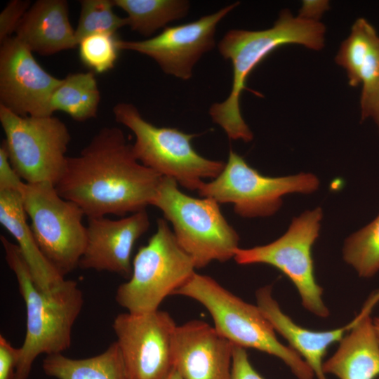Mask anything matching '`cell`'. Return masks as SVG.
<instances>
[{"label": "cell", "mask_w": 379, "mask_h": 379, "mask_svg": "<svg viewBox=\"0 0 379 379\" xmlns=\"http://www.w3.org/2000/svg\"><path fill=\"white\" fill-rule=\"evenodd\" d=\"M162 177L136 159L119 128L106 126L78 155L67 157L55 187L87 218L124 217L151 205Z\"/></svg>", "instance_id": "6da1fadb"}, {"label": "cell", "mask_w": 379, "mask_h": 379, "mask_svg": "<svg viewBox=\"0 0 379 379\" xmlns=\"http://www.w3.org/2000/svg\"><path fill=\"white\" fill-rule=\"evenodd\" d=\"M326 27L321 22L293 16L288 9L281 11L274 25L257 31L231 29L218 47L220 55L232 66L230 93L224 101L213 104L209 114L230 139L250 142L253 135L242 117L240 98L246 89L248 77L270 53L287 44H299L319 51L324 46Z\"/></svg>", "instance_id": "7a4b0ae2"}, {"label": "cell", "mask_w": 379, "mask_h": 379, "mask_svg": "<svg viewBox=\"0 0 379 379\" xmlns=\"http://www.w3.org/2000/svg\"><path fill=\"white\" fill-rule=\"evenodd\" d=\"M0 241L26 307V333L18 347L13 379H27L40 354H62L70 347L72 328L82 310L84 295L77 282L70 279H65L55 292H42L34 284L18 245L3 235Z\"/></svg>", "instance_id": "3957f363"}, {"label": "cell", "mask_w": 379, "mask_h": 379, "mask_svg": "<svg viewBox=\"0 0 379 379\" xmlns=\"http://www.w3.org/2000/svg\"><path fill=\"white\" fill-rule=\"evenodd\" d=\"M173 295L202 305L212 317L216 331L234 345L279 358L298 379H313L310 367L291 347L280 343L258 305L245 302L213 278L195 272Z\"/></svg>", "instance_id": "277c9868"}, {"label": "cell", "mask_w": 379, "mask_h": 379, "mask_svg": "<svg viewBox=\"0 0 379 379\" xmlns=\"http://www.w3.org/2000/svg\"><path fill=\"white\" fill-rule=\"evenodd\" d=\"M177 182L162 177L151 205L171 222L179 245L201 269L213 261L234 258L239 237L212 199L192 197L182 192Z\"/></svg>", "instance_id": "5b68a950"}, {"label": "cell", "mask_w": 379, "mask_h": 379, "mask_svg": "<svg viewBox=\"0 0 379 379\" xmlns=\"http://www.w3.org/2000/svg\"><path fill=\"white\" fill-rule=\"evenodd\" d=\"M112 111L116 121L133 133L135 140L132 145L136 159L160 175L198 191L204 179H214L222 171L225 162L206 159L193 148L192 140L198 134L153 125L131 103H117Z\"/></svg>", "instance_id": "8992f818"}, {"label": "cell", "mask_w": 379, "mask_h": 379, "mask_svg": "<svg viewBox=\"0 0 379 379\" xmlns=\"http://www.w3.org/2000/svg\"><path fill=\"white\" fill-rule=\"evenodd\" d=\"M157 222V231L132 260L130 278L116 291V302L131 313L158 310L164 300L195 273L192 259L179 245L166 220L159 218Z\"/></svg>", "instance_id": "52a82bcc"}, {"label": "cell", "mask_w": 379, "mask_h": 379, "mask_svg": "<svg viewBox=\"0 0 379 379\" xmlns=\"http://www.w3.org/2000/svg\"><path fill=\"white\" fill-rule=\"evenodd\" d=\"M30 228L44 255L63 277L79 267L86 244V216L53 184L24 182L20 190Z\"/></svg>", "instance_id": "ba28073f"}, {"label": "cell", "mask_w": 379, "mask_h": 379, "mask_svg": "<svg viewBox=\"0 0 379 379\" xmlns=\"http://www.w3.org/2000/svg\"><path fill=\"white\" fill-rule=\"evenodd\" d=\"M319 185V178L311 173L263 175L230 149L222 171L211 182H204L197 192L218 204H232L237 215L253 218L273 215L280 209L284 196L312 194Z\"/></svg>", "instance_id": "9c48e42d"}, {"label": "cell", "mask_w": 379, "mask_h": 379, "mask_svg": "<svg viewBox=\"0 0 379 379\" xmlns=\"http://www.w3.org/2000/svg\"><path fill=\"white\" fill-rule=\"evenodd\" d=\"M320 207L293 218L286 232L274 241L250 248H239L234 260L239 265L266 264L284 273L295 286L303 307L312 314H330L323 299V288L314 275L312 248L321 230Z\"/></svg>", "instance_id": "30bf717a"}, {"label": "cell", "mask_w": 379, "mask_h": 379, "mask_svg": "<svg viewBox=\"0 0 379 379\" xmlns=\"http://www.w3.org/2000/svg\"><path fill=\"white\" fill-rule=\"evenodd\" d=\"M3 143L10 162L26 183L56 185L67 161L71 140L64 122L52 116L22 117L0 105Z\"/></svg>", "instance_id": "8fae6325"}, {"label": "cell", "mask_w": 379, "mask_h": 379, "mask_svg": "<svg viewBox=\"0 0 379 379\" xmlns=\"http://www.w3.org/2000/svg\"><path fill=\"white\" fill-rule=\"evenodd\" d=\"M177 324L166 311L120 313L114 319L122 359L130 379H166L173 369L172 343Z\"/></svg>", "instance_id": "7c38bea8"}, {"label": "cell", "mask_w": 379, "mask_h": 379, "mask_svg": "<svg viewBox=\"0 0 379 379\" xmlns=\"http://www.w3.org/2000/svg\"><path fill=\"white\" fill-rule=\"evenodd\" d=\"M239 4H229L191 22L166 27L158 35L145 40H120V49L146 55L164 73L188 80L201 56L214 48L218 23Z\"/></svg>", "instance_id": "4fadbf2b"}, {"label": "cell", "mask_w": 379, "mask_h": 379, "mask_svg": "<svg viewBox=\"0 0 379 379\" xmlns=\"http://www.w3.org/2000/svg\"><path fill=\"white\" fill-rule=\"evenodd\" d=\"M60 82L17 37L1 42L0 105L22 117L52 116L51 99Z\"/></svg>", "instance_id": "5bb4252c"}, {"label": "cell", "mask_w": 379, "mask_h": 379, "mask_svg": "<svg viewBox=\"0 0 379 379\" xmlns=\"http://www.w3.org/2000/svg\"><path fill=\"white\" fill-rule=\"evenodd\" d=\"M87 219L86 244L79 267L118 274L128 279L134 245L150 225L146 209L117 220L105 216Z\"/></svg>", "instance_id": "9a60e30c"}, {"label": "cell", "mask_w": 379, "mask_h": 379, "mask_svg": "<svg viewBox=\"0 0 379 379\" xmlns=\"http://www.w3.org/2000/svg\"><path fill=\"white\" fill-rule=\"evenodd\" d=\"M234 345L204 321L177 325L172 343L173 368L182 379H230Z\"/></svg>", "instance_id": "2e32d148"}, {"label": "cell", "mask_w": 379, "mask_h": 379, "mask_svg": "<svg viewBox=\"0 0 379 379\" xmlns=\"http://www.w3.org/2000/svg\"><path fill=\"white\" fill-rule=\"evenodd\" d=\"M335 62L346 71L351 86L361 85V120L370 118L379 88V35L366 19L354 22Z\"/></svg>", "instance_id": "e0dca14e"}, {"label": "cell", "mask_w": 379, "mask_h": 379, "mask_svg": "<svg viewBox=\"0 0 379 379\" xmlns=\"http://www.w3.org/2000/svg\"><path fill=\"white\" fill-rule=\"evenodd\" d=\"M256 305L272 324L274 331L286 339L307 364L317 379H327L323 371V359L329 346L340 342L354 324L333 330L317 331L305 328L295 324L280 308L272 297V286H262L255 292Z\"/></svg>", "instance_id": "ac0fdd59"}, {"label": "cell", "mask_w": 379, "mask_h": 379, "mask_svg": "<svg viewBox=\"0 0 379 379\" xmlns=\"http://www.w3.org/2000/svg\"><path fill=\"white\" fill-rule=\"evenodd\" d=\"M370 301L354 319L335 353L323 364L325 374L339 379H375L379 376V340L370 310Z\"/></svg>", "instance_id": "d6986e66"}, {"label": "cell", "mask_w": 379, "mask_h": 379, "mask_svg": "<svg viewBox=\"0 0 379 379\" xmlns=\"http://www.w3.org/2000/svg\"><path fill=\"white\" fill-rule=\"evenodd\" d=\"M15 36L32 52L42 55L78 46L65 0H38L21 20Z\"/></svg>", "instance_id": "ffe728a7"}, {"label": "cell", "mask_w": 379, "mask_h": 379, "mask_svg": "<svg viewBox=\"0 0 379 379\" xmlns=\"http://www.w3.org/2000/svg\"><path fill=\"white\" fill-rule=\"evenodd\" d=\"M20 192H0V223L13 236L37 288L45 293L60 288L65 281L40 250L27 222Z\"/></svg>", "instance_id": "44dd1931"}, {"label": "cell", "mask_w": 379, "mask_h": 379, "mask_svg": "<svg viewBox=\"0 0 379 379\" xmlns=\"http://www.w3.org/2000/svg\"><path fill=\"white\" fill-rule=\"evenodd\" d=\"M42 368L48 376L57 379H130L116 341L91 357L47 355L42 361Z\"/></svg>", "instance_id": "7402d4cb"}, {"label": "cell", "mask_w": 379, "mask_h": 379, "mask_svg": "<svg viewBox=\"0 0 379 379\" xmlns=\"http://www.w3.org/2000/svg\"><path fill=\"white\" fill-rule=\"evenodd\" d=\"M100 100L94 72H77L61 79L51 99L52 114L61 111L77 121H85L97 115Z\"/></svg>", "instance_id": "603a6c76"}, {"label": "cell", "mask_w": 379, "mask_h": 379, "mask_svg": "<svg viewBox=\"0 0 379 379\" xmlns=\"http://www.w3.org/2000/svg\"><path fill=\"white\" fill-rule=\"evenodd\" d=\"M114 6L127 13L126 26L145 36L184 18L190 9L185 0H113Z\"/></svg>", "instance_id": "cb8c5ba5"}, {"label": "cell", "mask_w": 379, "mask_h": 379, "mask_svg": "<svg viewBox=\"0 0 379 379\" xmlns=\"http://www.w3.org/2000/svg\"><path fill=\"white\" fill-rule=\"evenodd\" d=\"M343 257L345 262L364 278L379 272V213L368 225L345 241Z\"/></svg>", "instance_id": "d4e9b609"}, {"label": "cell", "mask_w": 379, "mask_h": 379, "mask_svg": "<svg viewBox=\"0 0 379 379\" xmlns=\"http://www.w3.org/2000/svg\"><path fill=\"white\" fill-rule=\"evenodd\" d=\"M78 25L75 29L77 43L91 34H116L126 26V18L118 16L113 11V0H81Z\"/></svg>", "instance_id": "484cf974"}, {"label": "cell", "mask_w": 379, "mask_h": 379, "mask_svg": "<svg viewBox=\"0 0 379 379\" xmlns=\"http://www.w3.org/2000/svg\"><path fill=\"white\" fill-rule=\"evenodd\" d=\"M120 39L117 34L98 33L88 35L78 44L82 63L91 72L99 74L112 69L117 60Z\"/></svg>", "instance_id": "4316f807"}, {"label": "cell", "mask_w": 379, "mask_h": 379, "mask_svg": "<svg viewBox=\"0 0 379 379\" xmlns=\"http://www.w3.org/2000/svg\"><path fill=\"white\" fill-rule=\"evenodd\" d=\"M31 6L27 0H12L7 4L0 13V42L13 36Z\"/></svg>", "instance_id": "83f0119b"}, {"label": "cell", "mask_w": 379, "mask_h": 379, "mask_svg": "<svg viewBox=\"0 0 379 379\" xmlns=\"http://www.w3.org/2000/svg\"><path fill=\"white\" fill-rule=\"evenodd\" d=\"M24 182L12 166L5 145L2 142L0 147V192H20Z\"/></svg>", "instance_id": "f1b7e54d"}, {"label": "cell", "mask_w": 379, "mask_h": 379, "mask_svg": "<svg viewBox=\"0 0 379 379\" xmlns=\"http://www.w3.org/2000/svg\"><path fill=\"white\" fill-rule=\"evenodd\" d=\"M230 379H264L251 365L246 349L235 345Z\"/></svg>", "instance_id": "f546056e"}, {"label": "cell", "mask_w": 379, "mask_h": 379, "mask_svg": "<svg viewBox=\"0 0 379 379\" xmlns=\"http://www.w3.org/2000/svg\"><path fill=\"white\" fill-rule=\"evenodd\" d=\"M18 358V348L0 335V379H13Z\"/></svg>", "instance_id": "4dcf8cb0"}, {"label": "cell", "mask_w": 379, "mask_h": 379, "mask_svg": "<svg viewBox=\"0 0 379 379\" xmlns=\"http://www.w3.org/2000/svg\"><path fill=\"white\" fill-rule=\"evenodd\" d=\"M328 9L329 3L328 1H303L298 16L305 20L319 22V20L321 15Z\"/></svg>", "instance_id": "1f68e13d"}, {"label": "cell", "mask_w": 379, "mask_h": 379, "mask_svg": "<svg viewBox=\"0 0 379 379\" xmlns=\"http://www.w3.org/2000/svg\"><path fill=\"white\" fill-rule=\"evenodd\" d=\"M370 118L373 119L379 131V88Z\"/></svg>", "instance_id": "d6a6232c"}, {"label": "cell", "mask_w": 379, "mask_h": 379, "mask_svg": "<svg viewBox=\"0 0 379 379\" xmlns=\"http://www.w3.org/2000/svg\"><path fill=\"white\" fill-rule=\"evenodd\" d=\"M166 379H182L180 375L174 368Z\"/></svg>", "instance_id": "836d02e7"}, {"label": "cell", "mask_w": 379, "mask_h": 379, "mask_svg": "<svg viewBox=\"0 0 379 379\" xmlns=\"http://www.w3.org/2000/svg\"><path fill=\"white\" fill-rule=\"evenodd\" d=\"M373 323H374L375 328V331H376V333H377V335H378V340H379V321L375 319L373 321Z\"/></svg>", "instance_id": "e575fe53"}, {"label": "cell", "mask_w": 379, "mask_h": 379, "mask_svg": "<svg viewBox=\"0 0 379 379\" xmlns=\"http://www.w3.org/2000/svg\"><path fill=\"white\" fill-rule=\"evenodd\" d=\"M375 320H377V321H379V317H378L377 319H375Z\"/></svg>", "instance_id": "d590c367"}]
</instances>
